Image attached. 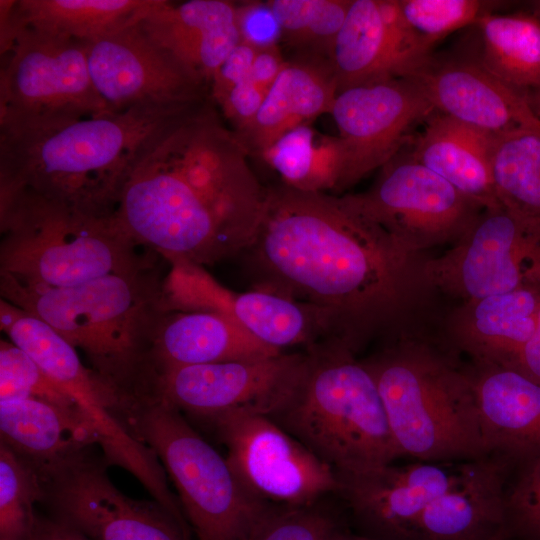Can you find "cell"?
Masks as SVG:
<instances>
[{
  "instance_id": "cell-1",
  "label": "cell",
  "mask_w": 540,
  "mask_h": 540,
  "mask_svg": "<svg viewBox=\"0 0 540 540\" xmlns=\"http://www.w3.org/2000/svg\"><path fill=\"white\" fill-rule=\"evenodd\" d=\"M243 254L254 288L327 311L356 354L407 328L431 292L427 257L407 250L348 194L268 187L262 221Z\"/></svg>"
},
{
  "instance_id": "cell-2",
  "label": "cell",
  "mask_w": 540,
  "mask_h": 540,
  "mask_svg": "<svg viewBox=\"0 0 540 540\" xmlns=\"http://www.w3.org/2000/svg\"><path fill=\"white\" fill-rule=\"evenodd\" d=\"M154 138L121 192L113 214L120 226L170 261L203 266L243 254L259 229L268 188L230 164L161 153Z\"/></svg>"
},
{
  "instance_id": "cell-3",
  "label": "cell",
  "mask_w": 540,
  "mask_h": 540,
  "mask_svg": "<svg viewBox=\"0 0 540 540\" xmlns=\"http://www.w3.org/2000/svg\"><path fill=\"white\" fill-rule=\"evenodd\" d=\"M202 102L105 115H0V195L25 189L91 215L113 216L151 140Z\"/></svg>"
},
{
  "instance_id": "cell-4",
  "label": "cell",
  "mask_w": 540,
  "mask_h": 540,
  "mask_svg": "<svg viewBox=\"0 0 540 540\" xmlns=\"http://www.w3.org/2000/svg\"><path fill=\"white\" fill-rule=\"evenodd\" d=\"M148 269L61 288L0 274V291L2 299L45 321L83 351L90 369L128 404L152 392L153 336L169 310L164 286Z\"/></svg>"
},
{
  "instance_id": "cell-5",
  "label": "cell",
  "mask_w": 540,
  "mask_h": 540,
  "mask_svg": "<svg viewBox=\"0 0 540 540\" xmlns=\"http://www.w3.org/2000/svg\"><path fill=\"white\" fill-rule=\"evenodd\" d=\"M380 394L402 456L456 462L487 451L469 365L444 339L406 328L361 359Z\"/></svg>"
},
{
  "instance_id": "cell-6",
  "label": "cell",
  "mask_w": 540,
  "mask_h": 540,
  "mask_svg": "<svg viewBox=\"0 0 540 540\" xmlns=\"http://www.w3.org/2000/svg\"><path fill=\"white\" fill-rule=\"evenodd\" d=\"M306 374L268 417L335 471H356L402 457L376 383L357 354L332 339L305 350Z\"/></svg>"
},
{
  "instance_id": "cell-7",
  "label": "cell",
  "mask_w": 540,
  "mask_h": 540,
  "mask_svg": "<svg viewBox=\"0 0 540 540\" xmlns=\"http://www.w3.org/2000/svg\"><path fill=\"white\" fill-rule=\"evenodd\" d=\"M0 274L71 287L149 268L114 216L85 213L29 190L0 195Z\"/></svg>"
},
{
  "instance_id": "cell-8",
  "label": "cell",
  "mask_w": 540,
  "mask_h": 540,
  "mask_svg": "<svg viewBox=\"0 0 540 540\" xmlns=\"http://www.w3.org/2000/svg\"><path fill=\"white\" fill-rule=\"evenodd\" d=\"M124 417L133 435L153 450L174 483L197 540H248L274 508L250 496L226 457L165 400H137L127 406Z\"/></svg>"
},
{
  "instance_id": "cell-9",
  "label": "cell",
  "mask_w": 540,
  "mask_h": 540,
  "mask_svg": "<svg viewBox=\"0 0 540 540\" xmlns=\"http://www.w3.org/2000/svg\"><path fill=\"white\" fill-rule=\"evenodd\" d=\"M227 450L226 459L257 501L271 507H304L336 495L335 469L268 416L231 410L200 419Z\"/></svg>"
},
{
  "instance_id": "cell-10",
  "label": "cell",
  "mask_w": 540,
  "mask_h": 540,
  "mask_svg": "<svg viewBox=\"0 0 540 540\" xmlns=\"http://www.w3.org/2000/svg\"><path fill=\"white\" fill-rule=\"evenodd\" d=\"M0 115L114 113L89 73L84 43L14 25L1 13Z\"/></svg>"
},
{
  "instance_id": "cell-11",
  "label": "cell",
  "mask_w": 540,
  "mask_h": 540,
  "mask_svg": "<svg viewBox=\"0 0 540 540\" xmlns=\"http://www.w3.org/2000/svg\"><path fill=\"white\" fill-rule=\"evenodd\" d=\"M423 273L431 292L461 302L540 287V223L503 205L484 209Z\"/></svg>"
},
{
  "instance_id": "cell-12",
  "label": "cell",
  "mask_w": 540,
  "mask_h": 540,
  "mask_svg": "<svg viewBox=\"0 0 540 540\" xmlns=\"http://www.w3.org/2000/svg\"><path fill=\"white\" fill-rule=\"evenodd\" d=\"M414 254L455 243L484 210L402 149L364 192L348 194Z\"/></svg>"
},
{
  "instance_id": "cell-13",
  "label": "cell",
  "mask_w": 540,
  "mask_h": 540,
  "mask_svg": "<svg viewBox=\"0 0 540 540\" xmlns=\"http://www.w3.org/2000/svg\"><path fill=\"white\" fill-rule=\"evenodd\" d=\"M108 467L88 450L37 472L40 503L89 540H190L158 502L133 499L117 489Z\"/></svg>"
},
{
  "instance_id": "cell-14",
  "label": "cell",
  "mask_w": 540,
  "mask_h": 540,
  "mask_svg": "<svg viewBox=\"0 0 540 540\" xmlns=\"http://www.w3.org/2000/svg\"><path fill=\"white\" fill-rule=\"evenodd\" d=\"M82 42L93 85L115 112L139 105H189L211 97L205 79L152 38L141 21Z\"/></svg>"
},
{
  "instance_id": "cell-15",
  "label": "cell",
  "mask_w": 540,
  "mask_h": 540,
  "mask_svg": "<svg viewBox=\"0 0 540 540\" xmlns=\"http://www.w3.org/2000/svg\"><path fill=\"white\" fill-rule=\"evenodd\" d=\"M307 366L308 354L302 350L177 367L156 375L152 396L198 419L231 410L269 416L295 392Z\"/></svg>"
},
{
  "instance_id": "cell-16",
  "label": "cell",
  "mask_w": 540,
  "mask_h": 540,
  "mask_svg": "<svg viewBox=\"0 0 540 540\" xmlns=\"http://www.w3.org/2000/svg\"><path fill=\"white\" fill-rule=\"evenodd\" d=\"M166 286L175 310H208L221 313L266 345L284 352L303 350L339 339L337 325L325 310L270 291L254 288L238 293L215 282L201 266L184 261L174 264Z\"/></svg>"
},
{
  "instance_id": "cell-17",
  "label": "cell",
  "mask_w": 540,
  "mask_h": 540,
  "mask_svg": "<svg viewBox=\"0 0 540 540\" xmlns=\"http://www.w3.org/2000/svg\"><path fill=\"white\" fill-rule=\"evenodd\" d=\"M435 109L420 86L397 77L338 92L330 114L345 150L341 191L359 182L404 149L416 124Z\"/></svg>"
},
{
  "instance_id": "cell-18",
  "label": "cell",
  "mask_w": 540,
  "mask_h": 540,
  "mask_svg": "<svg viewBox=\"0 0 540 540\" xmlns=\"http://www.w3.org/2000/svg\"><path fill=\"white\" fill-rule=\"evenodd\" d=\"M467 461L392 463L336 471L337 496L359 534L379 540H411L422 512L463 474Z\"/></svg>"
},
{
  "instance_id": "cell-19",
  "label": "cell",
  "mask_w": 540,
  "mask_h": 540,
  "mask_svg": "<svg viewBox=\"0 0 540 540\" xmlns=\"http://www.w3.org/2000/svg\"><path fill=\"white\" fill-rule=\"evenodd\" d=\"M437 113L494 138L540 130L527 95L489 72L473 54L431 53L408 76Z\"/></svg>"
},
{
  "instance_id": "cell-20",
  "label": "cell",
  "mask_w": 540,
  "mask_h": 540,
  "mask_svg": "<svg viewBox=\"0 0 540 540\" xmlns=\"http://www.w3.org/2000/svg\"><path fill=\"white\" fill-rule=\"evenodd\" d=\"M431 53L406 21L398 0H352L330 61L340 92L406 77Z\"/></svg>"
},
{
  "instance_id": "cell-21",
  "label": "cell",
  "mask_w": 540,
  "mask_h": 540,
  "mask_svg": "<svg viewBox=\"0 0 540 540\" xmlns=\"http://www.w3.org/2000/svg\"><path fill=\"white\" fill-rule=\"evenodd\" d=\"M513 461L499 454L469 460L461 477L420 515L411 540H502L505 487Z\"/></svg>"
},
{
  "instance_id": "cell-22",
  "label": "cell",
  "mask_w": 540,
  "mask_h": 540,
  "mask_svg": "<svg viewBox=\"0 0 540 540\" xmlns=\"http://www.w3.org/2000/svg\"><path fill=\"white\" fill-rule=\"evenodd\" d=\"M540 287L460 302L448 315L444 341L472 363L513 368L532 337Z\"/></svg>"
},
{
  "instance_id": "cell-23",
  "label": "cell",
  "mask_w": 540,
  "mask_h": 540,
  "mask_svg": "<svg viewBox=\"0 0 540 540\" xmlns=\"http://www.w3.org/2000/svg\"><path fill=\"white\" fill-rule=\"evenodd\" d=\"M469 368L488 453L515 463L540 452V383L511 367Z\"/></svg>"
},
{
  "instance_id": "cell-24",
  "label": "cell",
  "mask_w": 540,
  "mask_h": 540,
  "mask_svg": "<svg viewBox=\"0 0 540 540\" xmlns=\"http://www.w3.org/2000/svg\"><path fill=\"white\" fill-rule=\"evenodd\" d=\"M159 44L200 74L210 87L216 71L240 43L237 3L159 0L141 20Z\"/></svg>"
},
{
  "instance_id": "cell-25",
  "label": "cell",
  "mask_w": 540,
  "mask_h": 540,
  "mask_svg": "<svg viewBox=\"0 0 540 540\" xmlns=\"http://www.w3.org/2000/svg\"><path fill=\"white\" fill-rule=\"evenodd\" d=\"M337 94L331 61L299 54L286 63L253 121L235 134L250 155L261 157L286 133L330 113Z\"/></svg>"
},
{
  "instance_id": "cell-26",
  "label": "cell",
  "mask_w": 540,
  "mask_h": 540,
  "mask_svg": "<svg viewBox=\"0 0 540 540\" xmlns=\"http://www.w3.org/2000/svg\"><path fill=\"white\" fill-rule=\"evenodd\" d=\"M280 353L221 313L167 310L153 336L151 361L156 377L177 367L253 360Z\"/></svg>"
},
{
  "instance_id": "cell-27",
  "label": "cell",
  "mask_w": 540,
  "mask_h": 540,
  "mask_svg": "<svg viewBox=\"0 0 540 540\" xmlns=\"http://www.w3.org/2000/svg\"><path fill=\"white\" fill-rule=\"evenodd\" d=\"M0 437L37 472L98 446L78 410L33 398L0 400Z\"/></svg>"
},
{
  "instance_id": "cell-28",
  "label": "cell",
  "mask_w": 540,
  "mask_h": 540,
  "mask_svg": "<svg viewBox=\"0 0 540 540\" xmlns=\"http://www.w3.org/2000/svg\"><path fill=\"white\" fill-rule=\"evenodd\" d=\"M494 137L435 112L408 149L419 163L483 209L500 206L491 168Z\"/></svg>"
},
{
  "instance_id": "cell-29",
  "label": "cell",
  "mask_w": 540,
  "mask_h": 540,
  "mask_svg": "<svg viewBox=\"0 0 540 540\" xmlns=\"http://www.w3.org/2000/svg\"><path fill=\"white\" fill-rule=\"evenodd\" d=\"M159 0L0 1V11L18 26L89 41L135 24Z\"/></svg>"
},
{
  "instance_id": "cell-30",
  "label": "cell",
  "mask_w": 540,
  "mask_h": 540,
  "mask_svg": "<svg viewBox=\"0 0 540 540\" xmlns=\"http://www.w3.org/2000/svg\"><path fill=\"white\" fill-rule=\"evenodd\" d=\"M475 27L479 45L472 54L483 67L528 97L540 88V20L533 12H494Z\"/></svg>"
},
{
  "instance_id": "cell-31",
  "label": "cell",
  "mask_w": 540,
  "mask_h": 540,
  "mask_svg": "<svg viewBox=\"0 0 540 540\" xmlns=\"http://www.w3.org/2000/svg\"><path fill=\"white\" fill-rule=\"evenodd\" d=\"M261 158L282 183L302 191L341 192L345 150L338 136L324 135L310 124L283 135Z\"/></svg>"
},
{
  "instance_id": "cell-32",
  "label": "cell",
  "mask_w": 540,
  "mask_h": 540,
  "mask_svg": "<svg viewBox=\"0 0 540 540\" xmlns=\"http://www.w3.org/2000/svg\"><path fill=\"white\" fill-rule=\"evenodd\" d=\"M491 168L500 204L540 223V130L496 138Z\"/></svg>"
},
{
  "instance_id": "cell-33",
  "label": "cell",
  "mask_w": 540,
  "mask_h": 540,
  "mask_svg": "<svg viewBox=\"0 0 540 540\" xmlns=\"http://www.w3.org/2000/svg\"><path fill=\"white\" fill-rule=\"evenodd\" d=\"M352 0L267 1L281 31V38L299 54L330 60L332 49Z\"/></svg>"
},
{
  "instance_id": "cell-34",
  "label": "cell",
  "mask_w": 540,
  "mask_h": 540,
  "mask_svg": "<svg viewBox=\"0 0 540 540\" xmlns=\"http://www.w3.org/2000/svg\"><path fill=\"white\" fill-rule=\"evenodd\" d=\"M43 497L36 470L0 442V540H28Z\"/></svg>"
},
{
  "instance_id": "cell-35",
  "label": "cell",
  "mask_w": 540,
  "mask_h": 540,
  "mask_svg": "<svg viewBox=\"0 0 540 540\" xmlns=\"http://www.w3.org/2000/svg\"><path fill=\"white\" fill-rule=\"evenodd\" d=\"M406 21L422 44L432 52L449 34L475 26L503 2L489 0H398Z\"/></svg>"
},
{
  "instance_id": "cell-36",
  "label": "cell",
  "mask_w": 540,
  "mask_h": 540,
  "mask_svg": "<svg viewBox=\"0 0 540 540\" xmlns=\"http://www.w3.org/2000/svg\"><path fill=\"white\" fill-rule=\"evenodd\" d=\"M504 505L509 539L540 540V452L513 463Z\"/></svg>"
},
{
  "instance_id": "cell-37",
  "label": "cell",
  "mask_w": 540,
  "mask_h": 540,
  "mask_svg": "<svg viewBox=\"0 0 540 540\" xmlns=\"http://www.w3.org/2000/svg\"><path fill=\"white\" fill-rule=\"evenodd\" d=\"M13 398L39 399L79 411L72 396L50 378L26 352L11 341L1 340L0 400Z\"/></svg>"
},
{
  "instance_id": "cell-38",
  "label": "cell",
  "mask_w": 540,
  "mask_h": 540,
  "mask_svg": "<svg viewBox=\"0 0 540 540\" xmlns=\"http://www.w3.org/2000/svg\"><path fill=\"white\" fill-rule=\"evenodd\" d=\"M345 529L323 501L304 507H274L248 540H335Z\"/></svg>"
},
{
  "instance_id": "cell-39",
  "label": "cell",
  "mask_w": 540,
  "mask_h": 540,
  "mask_svg": "<svg viewBox=\"0 0 540 540\" xmlns=\"http://www.w3.org/2000/svg\"><path fill=\"white\" fill-rule=\"evenodd\" d=\"M237 18L241 41L256 48L275 46L281 38L279 24L267 2L237 4Z\"/></svg>"
},
{
  "instance_id": "cell-40",
  "label": "cell",
  "mask_w": 540,
  "mask_h": 540,
  "mask_svg": "<svg viewBox=\"0 0 540 540\" xmlns=\"http://www.w3.org/2000/svg\"><path fill=\"white\" fill-rule=\"evenodd\" d=\"M267 92L256 85L250 77L232 87L222 98L214 102L231 122L234 132L246 128L259 112Z\"/></svg>"
},
{
  "instance_id": "cell-41",
  "label": "cell",
  "mask_w": 540,
  "mask_h": 540,
  "mask_svg": "<svg viewBox=\"0 0 540 540\" xmlns=\"http://www.w3.org/2000/svg\"><path fill=\"white\" fill-rule=\"evenodd\" d=\"M258 48L240 41L214 74L210 83V95L214 102L222 98L232 87L249 78Z\"/></svg>"
},
{
  "instance_id": "cell-42",
  "label": "cell",
  "mask_w": 540,
  "mask_h": 540,
  "mask_svg": "<svg viewBox=\"0 0 540 540\" xmlns=\"http://www.w3.org/2000/svg\"><path fill=\"white\" fill-rule=\"evenodd\" d=\"M286 63L277 45L258 48L249 77L256 85L268 92Z\"/></svg>"
},
{
  "instance_id": "cell-43",
  "label": "cell",
  "mask_w": 540,
  "mask_h": 540,
  "mask_svg": "<svg viewBox=\"0 0 540 540\" xmlns=\"http://www.w3.org/2000/svg\"><path fill=\"white\" fill-rule=\"evenodd\" d=\"M28 540H89L79 531L51 517L37 514Z\"/></svg>"
},
{
  "instance_id": "cell-44",
  "label": "cell",
  "mask_w": 540,
  "mask_h": 540,
  "mask_svg": "<svg viewBox=\"0 0 540 540\" xmlns=\"http://www.w3.org/2000/svg\"><path fill=\"white\" fill-rule=\"evenodd\" d=\"M513 368L540 383V304L534 333L524 346Z\"/></svg>"
},
{
  "instance_id": "cell-45",
  "label": "cell",
  "mask_w": 540,
  "mask_h": 540,
  "mask_svg": "<svg viewBox=\"0 0 540 540\" xmlns=\"http://www.w3.org/2000/svg\"><path fill=\"white\" fill-rule=\"evenodd\" d=\"M335 540H379L372 537H368L359 533H353L346 529H343Z\"/></svg>"
},
{
  "instance_id": "cell-46",
  "label": "cell",
  "mask_w": 540,
  "mask_h": 540,
  "mask_svg": "<svg viewBox=\"0 0 540 540\" xmlns=\"http://www.w3.org/2000/svg\"><path fill=\"white\" fill-rule=\"evenodd\" d=\"M528 98L536 117L540 121V88L532 92Z\"/></svg>"
},
{
  "instance_id": "cell-47",
  "label": "cell",
  "mask_w": 540,
  "mask_h": 540,
  "mask_svg": "<svg viewBox=\"0 0 540 540\" xmlns=\"http://www.w3.org/2000/svg\"><path fill=\"white\" fill-rule=\"evenodd\" d=\"M533 10L532 12L539 18L540 20V0L539 1H534L533 4Z\"/></svg>"
},
{
  "instance_id": "cell-48",
  "label": "cell",
  "mask_w": 540,
  "mask_h": 540,
  "mask_svg": "<svg viewBox=\"0 0 540 540\" xmlns=\"http://www.w3.org/2000/svg\"><path fill=\"white\" fill-rule=\"evenodd\" d=\"M502 540H511V539H509V538H505V539H502Z\"/></svg>"
}]
</instances>
